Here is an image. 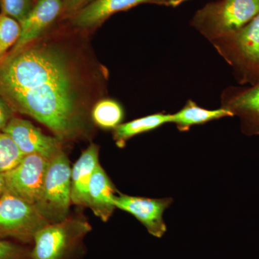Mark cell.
<instances>
[{"label":"cell","mask_w":259,"mask_h":259,"mask_svg":"<svg viewBox=\"0 0 259 259\" xmlns=\"http://www.w3.org/2000/svg\"><path fill=\"white\" fill-rule=\"evenodd\" d=\"M108 77L88 33L51 29L0 59V96L61 141H74L91 132L92 110L105 98Z\"/></svg>","instance_id":"6da1fadb"},{"label":"cell","mask_w":259,"mask_h":259,"mask_svg":"<svg viewBox=\"0 0 259 259\" xmlns=\"http://www.w3.org/2000/svg\"><path fill=\"white\" fill-rule=\"evenodd\" d=\"M259 13V0H221L206 5L194 18L195 28L214 41L239 31Z\"/></svg>","instance_id":"7a4b0ae2"},{"label":"cell","mask_w":259,"mask_h":259,"mask_svg":"<svg viewBox=\"0 0 259 259\" xmlns=\"http://www.w3.org/2000/svg\"><path fill=\"white\" fill-rule=\"evenodd\" d=\"M88 222L66 218L49 223L34 236L31 259H77L83 252V238L91 231Z\"/></svg>","instance_id":"3957f363"},{"label":"cell","mask_w":259,"mask_h":259,"mask_svg":"<svg viewBox=\"0 0 259 259\" xmlns=\"http://www.w3.org/2000/svg\"><path fill=\"white\" fill-rule=\"evenodd\" d=\"M71 174L69 160L64 151L50 160L41 194L34 205L49 223L60 222L69 216L72 203Z\"/></svg>","instance_id":"277c9868"},{"label":"cell","mask_w":259,"mask_h":259,"mask_svg":"<svg viewBox=\"0 0 259 259\" xmlns=\"http://www.w3.org/2000/svg\"><path fill=\"white\" fill-rule=\"evenodd\" d=\"M218 50L246 82H259V13L239 31L218 40Z\"/></svg>","instance_id":"5b68a950"},{"label":"cell","mask_w":259,"mask_h":259,"mask_svg":"<svg viewBox=\"0 0 259 259\" xmlns=\"http://www.w3.org/2000/svg\"><path fill=\"white\" fill-rule=\"evenodd\" d=\"M48 224L33 204L7 190L0 198V239L32 243L37 232Z\"/></svg>","instance_id":"8992f818"},{"label":"cell","mask_w":259,"mask_h":259,"mask_svg":"<svg viewBox=\"0 0 259 259\" xmlns=\"http://www.w3.org/2000/svg\"><path fill=\"white\" fill-rule=\"evenodd\" d=\"M49 162L38 154L24 156L18 166L3 173L6 190L35 205L41 194Z\"/></svg>","instance_id":"52a82bcc"},{"label":"cell","mask_w":259,"mask_h":259,"mask_svg":"<svg viewBox=\"0 0 259 259\" xmlns=\"http://www.w3.org/2000/svg\"><path fill=\"white\" fill-rule=\"evenodd\" d=\"M13 139L25 156L38 154L51 160L62 151V141L45 135L32 122L13 117L3 131Z\"/></svg>","instance_id":"ba28073f"},{"label":"cell","mask_w":259,"mask_h":259,"mask_svg":"<svg viewBox=\"0 0 259 259\" xmlns=\"http://www.w3.org/2000/svg\"><path fill=\"white\" fill-rule=\"evenodd\" d=\"M172 202V198L151 199L120 194L116 195L115 206L134 215L150 234L160 238L167 231L163 213Z\"/></svg>","instance_id":"9c48e42d"},{"label":"cell","mask_w":259,"mask_h":259,"mask_svg":"<svg viewBox=\"0 0 259 259\" xmlns=\"http://www.w3.org/2000/svg\"><path fill=\"white\" fill-rule=\"evenodd\" d=\"M144 3L170 5V0H93L69 19V27L90 34L115 13Z\"/></svg>","instance_id":"30bf717a"},{"label":"cell","mask_w":259,"mask_h":259,"mask_svg":"<svg viewBox=\"0 0 259 259\" xmlns=\"http://www.w3.org/2000/svg\"><path fill=\"white\" fill-rule=\"evenodd\" d=\"M62 11L61 0H37L30 14L20 23V37L10 51L21 49L51 30Z\"/></svg>","instance_id":"8fae6325"},{"label":"cell","mask_w":259,"mask_h":259,"mask_svg":"<svg viewBox=\"0 0 259 259\" xmlns=\"http://www.w3.org/2000/svg\"><path fill=\"white\" fill-rule=\"evenodd\" d=\"M99 163L98 146L91 144L71 168V195L73 204L88 207L89 185Z\"/></svg>","instance_id":"7c38bea8"},{"label":"cell","mask_w":259,"mask_h":259,"mask_svg":"<svg viewBox=\"0 0 259 259\" xmlns=\"http://www.w3.org/2000/svg\"><path fill=\"white\" fill-rule=\"evenodd\" d=\"M115 197V187L99 163L89 185L88 207L97 217L107 222L116 208Z\"/></svg>","instance_id":"4fadbf2b"},{"label":"cell","mask_w":259,"mask_h":259,"mask_svg":"<svg viewBox=\"0 0 259 259\" xmlns=\"http://www.w3.org/2000/svg\"><path fill=\"white\" fill-rule=\"evenodd\" d=\"M224 107L241 117L245 133L259 134V82L233 97Z\"/></svg>","instance_id":"5bb4252c"},{"label":"cell","mask_w":259,"mask_h":259,"mask_svg":"<svg viewBox=\"0 0 259 259\" xmlns=\"http://www.w3.org/2000/svg\"><path fill=\"white\" fill-rule=\"evenodd\" d=\"M233 115L234 114L231 110L225 107L218 110H207L190 100L182 110L172 115L171 122L176 124L180 131H187L192 126Z\"/></svg>","instance_id":"9a60e30c"},{"label":"cell","mask_w":259,"mask_h":259,"mask_svg":"<svg viewBox=\"0 0 259 259\" xmlns=\"http://www.w3.org/2000/svg\"><path fill=\"white\" fill-rule=\"evenodd\" d=\"M171 114H153L125 123H121L113 130V139L117 146L122 148L125 146L126 141L131 138L171 122Z\"/></svg>","instance_id":"2e32d148"},{"label":"cell","mask_w":259,"mask_h":259,"mask_svg":"<svg viewBox=\"0 0 259 259\" xmlns=\"http://www.w3.org/2000/svg\"><path fill=\"white\" fill-rule=\"evenodd\" d=\"M91 118L94 124L102 129L114 130L123 120V108L116 100L105 97L94 105Z\"/></svg>","instance_id":"e0dca14e"},{"label":"cell","mask_w":259,"mask_h":259,"mask_svg":"<svg viewBox=\"0 0 259 259\" xmlns=\"http://www.w3.org/2000/svg\"><path fill=\"white\" fill-rule=\"evenodd\" d=\"M20 24L15 19L0 13V59L14 47L20 37Z\"/></svg>","instance_id":"ac0fdd59"},{"label":"cell","mask_w":259,"mask_h":259,"mask_svg":"<svg viewBox=\"0 0 259 259\" xmlns=\"http://www.w3.org/2000/svg\"><path fill=\"white\" fill-rule=\"evenodd\" d=\"M25 155L8 134L0 132V172L5 173L18 166Z\"/></svg>","instance_id":"d6986e66"},{"label":"cell","mask_w":259,"mask_h":259,"mask_svg":"<svg viewBox=\"0 0 259 259\" xmlns=\"http://www.w3.org/2000/svg\"><path fill=\"white\" fill-rule=\"evenodd\" d=\"M32 0H0L2 13L23 23L33 8Z\"/></svg>","instance_id":"ffe728a7"},{"label":"cell","mask_w":259,"mask_h":259,"mask_svg":"<svg viewBox=\"0 0 259 259\" xmlns=\"http://www.w3.org/2000/svg\"><path fill=\"white\" fill-rule=\"evenodd\" d=\"M30 250L18 243L0 239V259H31Z\"/></svg>","instance_id":"44dd1931"},{"label":"cell","mask_w":259,"mask_h":259,"mask_svg":"<svg viewBox=\"0 0 259 259\" xmlns=\"http://www.w3.org/2000/svg\"><path fill=\"white\" fill-rule=\"evenodd\" d=\"M62 1L63 11L61 17L65 19H69L76 14L80 10L87 6L93 0H61Z\"/></svg>","instance_id":"7402d4cb"},{"label":"cell","mask_w":259,"mask_h":259,"mask_svg":"<svg viewBox=\"0 0 259 259\" xmlns=\"http://www.w3.org/2000/svg\"><path fill=\"white\" fill-rule=\"evenodd\" d=\"M14 112L8 102L0 96V132H3L10 120L14 117Z\"/></svg>","instance_id":"603a6c76"},{"label":"cell","mask_w":259,"mask_h":259,"mask_svg":"<svg viewBox=\"0 0 259 259\" xmlns=\"http://www.w3.org/2000/svg\"><path fill=\"white\" fill-rule=\"evenodd\" d=\"M5 191H6V184H5L4 174L0 172V198L4 194Z\"/></svg>","instance_id":"cb8c5ba5"},{"label":"cell","mask_w":259,"mask_h":259,"mask_svg":"<svg viewBox=\"0 0 259 259\" xmlns=\"http://www.w3.org/2000/svg\"><path fill=\"white\" fill-rule=\"evenodd\" d=\"M186 1H187V0H170V6H177V5L182 4Z\"/></svg>","instance_id":"d4e9b609"}]
</instances>
